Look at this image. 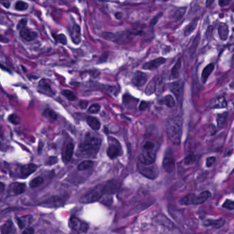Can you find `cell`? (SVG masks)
Segmentation results:
<instances>
[{"label":"cell","mask_w":234,"mask_h":234,"mask_svg":"<svg viewBox=\"0 0 234 234\" xmlns=\"http://www.w3.org/2000/svg\"><path fill=\"white\" fill-rule=\"evenodd\" d=\"M37 166L34 163H29L23 166L21 168V173L23 177H27L30 175L37 170Z\"/></svg>","instance_id":"obj_18"},{"label":"cell","mask_w":234,"mask_h":234,"mask_svg":"<svg viewBox=\"0 0 234 234\" xmlns=\"http://www.w3.org/2000/svg\"><path fill=\"white\" fill-rule=\"evenodd\" d=\"M196 161V156L195 155L191 154L187 155L184 159V163L185 165H192V164L194 163L195 161Z\"/></svg>","instance_id":"obj_39"},{"label":"cell","mask_w":234,"mask_h":234,"mask_svg":"<svg viewBox=\"0 0 234 234\" xmlns=\"http://www.w3.org/2000/svg\"><path fill=\"white\" fill-rule=\"evenodd\" d=\"M15 9L19 11H23L28 9V4L22 1H19L15 4Z\"/></svg>","instance_id":"obj_37"},{"label":"cell","mask_w":234,"mask_h":234,"mask_svg":"<svg viewBox=\"0 0 234 234\" xmlns=\"http://www.w3.org/2000/svg\"><path fill=\"white\" fill-rule=\"evenodd\" d=\"M2 4L4 7L6 8H9L10 6V2L8 1V0H2Z\"/></svg>","instance_id":"obj_52"},{"label":"cell","mask_w":234,"mask_h":234,"mask_svg":"<svg viewBox=\"0 0 234 234\" xmlns=\"http://www.w3.org/2000/svg\"><path fill=\"white\" fill-rule=\"evenodd\" d=\"M44 116L50 120H56L57 119V115L52 109H47L44 112Z\"/></svg>","instance_id":"obj_31"},{"label":"cell","mask_w":234,"mask_h":234,"mask_svg":"<svg viewBox=\"0 0 234 234\" xmlns=\"http://www.w3.org/2000/svg\"><path fill=\"white\" fill-rule=\"evenodd\" d=\"M164 89V83L161 79H158L156 81V87L155 91L157 95H160L161 93L163 92Z\"/></svg>","instance_id":"obj_34"},{"label":"cell","mask_w":234,"mask_h":234,"mask_svg":"<svg viewBox=\"0 0 234 234\" xmlns=\"http://www.w3.org/2000/svg\"><path fill=\"white\" fill-rule=\"evenodd\" d=\"M69 226L72 231L77 233H85L89 229V225L87 222L82 221L76 217H72L69 219Z\"/></svg>","instance_id":"obj_7"},{"label":"cell","mask_w":234,"mask_h":234,"mask_svg":"<svg viewBox=\"0 0 234 234\" xmlns=\"http://www.w3.org/2000/svg\"><path fill=\"white\" fill-rule=\"evenodd\" d=\"M158 146L152 141H145L142 145L140 154L139 155V161L144 164L154 163L156 159Z\"/></svg>","instance_id":"obj_4"},{"label":"cell","mask_w":234,"mask_h":234,"mask_svg":"<svg viewBox=\"0 0 234 234\" xmlns=\"http://www.w3.org/2000/svg\"><path fill=\"white\" fill-rule=\"evenodd\" d=\"M118 187L116 182H109L107 183L97 185L90 191L85 194L80 198V203H91L99 201L104 194H111L115 192Z\"/></svg>","instance_id":"obj_1"},{"label":"cell","mask_w":234,"mask_h":234,"mask_svg":"<svg viewBox=\"0 0 234 234\" xmlns=\"http://www.w3.org/2000/svg\"><path fill=\"white\" fill-rule=\"evenodd\" d=\"M101 146V140L98 137L87 135L86 138L80 144V152L85 157H96Z\"/></svg>","instance_id":"obj_3"},{"label":"cell","mask_w":234,"mask_h":234,"mask_svg":"<svg viewBox=\"0 0 234 234\" xmlns=\"http://www.w3.org/2000/svg\"><path fill=\"white\" fill-rule=\"evenodd\" d=\"M156 79H153L151 81L149 82V84L148 85L146 89V93L147 95H150L154 93L155 91V87H156Z\"/></svg>","instance_id":"obj_33"},{"label":"cell","mask_w":234,"mask_h":234,"mask_svg":"<svg viewBox=\"0 0 234 234\" xmlns=\"http://www.w3.org/2000/svg\"><path fill=\"white\" fill-rule=\"evenodd\" d=\"M65 201V200L63 198L56 196V197H52L45 201L44 203V205L49 207V208H57V207L63 205Z\"/></svg>","instance_id":"obj_17"},{"label":"cell","mask_w":234,"mask_h":234,"mask_svg":"<svg viewBox=\"0 0 234 234\" xmlns=\"http://www.w3.org/2000/svg\"><path fill=\"white\" fill-rule=\"evenodd\" d=\"M216 159L215 157H209L206 160V166L208 168H210L211 166L214 165V163L216 161Z\"/></svg>","instance_id":"obj_44"},{"label":"cell","mask_w":234,"mask_h":234,"mask_svg":"<svg viewBox=\"0 0 234 234\" xmlns=\"http://www.w3.org/2000/svg\"><path fill=\"white\" fill-rule=\"evenodd\" d=\"M17 222V225L21 229L28 227L32 222V216H24L20 218H16Z\"/></svg>","instance_id":"obj_19"},{"label":"cell","mask_w":234,"mask_h":234,"mask_svg":"<svg viewBox=\"0 0 234 234\" xmlns=\"http://www.w3.org/2000/svg\"><path fill=\"white\" fill-rule=\"evenodd\" d=\"M87 123L90 127L94 131H98L100 128V121L97 119L96 117H94L93 116H88L86 119Z\"/></svg>","instance_id":"obj_23"},{"label":"cell","mask_w":234,"mask_h":234,"mask_svg":"<svg viewBox=\"0 0 234 234\" xmlns=\"http://www.w3.org/2000/svg\"><path fill=\"white\" fill-rule=\"evenodd\" d=\"M39 87L41 90L44 91L45 93L48 94V95H53L54 92L51 88L49 82L47 80L43 79L39 82Z\"/></svg>","instance_id":"obj_25"},{"label":"cell","mask_w":234,"mask_h":234,"mask_svg":"<svg viewBox=\"0 0 234 234\" xmlns=\"http://www.w3.org/2000/svg\"><path fill=\"white\" fill-rule=\"evenodd\" d=\"M213 30H214V28L212 26H209L208 28V30H207V37H208V39H210L211 36L212 35V32H213Z\"/></svg>","instance_id":"obj_50"},{"label":"cell","mask_w":234,"mask_h":234,"mask_svg":"<svg viewBox=\"0 0 234 234\" xmlns=\"http://www.w3.org/2000/svg\"><path fill=\"white\" fill-rule=\"evenodd\" d=\"M198 21V18H196L195 19H194L192 22H191L189 25L186 27V28H185L184 31L185 36L190 35L192 32H193V31L195 30L196 26H197Z\"/></svg>","instance_id":"obj_28"},{"label":"cell","mask_w":234,"mask_h":234,"mask_svg":"<svg viewBox=\"0 0 234 234\" xmlns=\"http://www.w3.org/2000/svg\"><path fill=\"white\" fill-rule=\"evenodd\" d=\"M63 94L69 100H70V101H74L76 99V94H75L73 91H72L63 90Z\"/></svg>","instance_id":"obj_38"},{"label":"cell","mask_w":234,"mask_h":234,"mask_svg":"<svg viewBox=\"0 0 234 234\" xmlns=\"http://www.w3.org/2000/svg\"><path fill=\"white\" fill-rule=\"evenodd\" d=\"M122 14L120 12H117L116 14H115V17H116L117 19H121L122 17Z\"/></svg>","instance_id":"obj_55"},{"label":"cell","mask_w":234,"mask_h":234,"mask_svg":"<svg viewBox=\"0 0 234 234\" xmlns=\"http://www.w3.org/2000/svg\"><path fill=\"white\" fill-rule=\"evenodd\" d=\"M211 195V193L209 191L203 192L199 195H196L194 194H189L185 197L180 199L179 203L182 205H200L208 200L210 198Z\"/></svg>","instance_id":"obj_5"},{"label":"cell","mask_w":234,"mask_h":234,"mask_svg":"<svg viewBox=\"0 0 234 234\" xmlns=\"http://www.w3.org/2000/svg\"><path fill=\"white\" fill-rule=\"evenodd\" d=\"M121 152H122V150H121L120 144L118 143L116 139H114V141H111V144L109 143V146L107 151V155L110 159H114L117 158L118 156L121 155V153H122Z\"/></svg>","instance_id":"obj_9"},{"label":"cell","mask_w":234,"mask_h":234,"mask_svg":"<svg viewBox=\"0 0 234 234\" xmlns=\"http://www.w3.org/2000/svg\"><path fill=\"white\" fill-rule=\"evenodd\" d=\"M71 37L72 41L75 44H79L81 42V31H80V28L79 25L75 24L73 26L71 32Z\"/></svg>","instance_id":"obj_16"},{"label":"cell","mask_w":234,"mask_h":234,"mask_svg":"<svg viewBox=\"0 0 234 234\" xmlns=\"http://www.w3.org/2000/svg\"><path fill=\"white\" fill-rule=\"evenodd\" d=\"M227 116H228V113L227 112L217 115L216 121H217L218 126V127H221V126L224 124L225 122H226V120H227Z\"/></svg>","instance_id":"obj_32"},{"label":"cell","mask_w":234,"mask_h":234,"mask_svg":"<svg viewBox=\"0 0 234 234\" xmlns=\"http://www.w3.org/2000/svg\"><path fill=\"white\" fill-rule=\"evenodd\" d=\"M218 34L220 39L223 41H225L228 38L229 35V28L227 24L220 23L218 26Z\"/></svg>","instance_id":"obj_24"},{"label":"cell","mask_w":234,"mask_h":234,"mask_svg":"<svg viewBox=\"0 0 234 234\" xmlns=\"http://www.w3.org/2000/svg\"><path fill=\"white\" fill-rule=\"evenodd\" d=\"M54 39L57 42L61 43V44H63V45H66L67 44V39L65 36L63 34H58V35H55L54 36Z\"/></svg>","instance_id":"obj_42"},{"label":"cell","mask_w":234,"mask_h":234,"mask_svg":"<svg viewBox=\"0 0 234 234\" xmlns=\"http://www.w3.org/2000/svg\"><path fill=\"white\" fill-rule=\"evenodd\" d=\"M163 166L165 170L168 173H173L175 168V161L173 152L171 149H168L164 155L163 160Z\"/></svg>","instance_id":"obj_8"},{"label":"cell","mask_w":234,"mask_h":234,"mask_svg":"<svg viewBox=\"0 0 234 234\" xmlns=\"http://www.w3.org/2000/svg\"><path fill=\"white\" fill-rule=\"evenodd\" d=\"M159 103L167 107H170V108H173V107L175 106V101H174V99L173 97L170 95L164 97L163 99H161V100H159Z\"/></svg>","instance_id":"obj_27"},{"label":"cell","mask_w":234,"mask_h":234,"mask_svg":"<svg viewBox=\"0 0 234 234\" xmlns=\"http://www.w3.org/2000/svg\"><path fill=\"white\" fill-rule=\"evenodd\" d=\"M233 105H234V103H233Z\"/></svg>","instance_id":"obj_56"},{"label":"cell","mask_w":234,"mask_h":234,"mask_svg":"<svg viewBox=\"0 0 234 234\" xmlns=\"http://www.w3.org/2000/svg\"><path fill=\"white\" fill-rule=\"evenodd\" d=\"M74 150V145L72 142L67 144L65 146L63 153H62V157L65 163H68L73 156Z\"/></svg>","instance_id":"obj_12"},{"label":"cell","mask_w":234,"mask_h":234,"mask_svg":"<svg viewBox=\"0 0 234 234\" xmlns=\"http://www.w3.org/2000/svg\"><path fill=\"white\" fill-rule=\"evenodd\" d=\"M138 168L139 173L146 178L154 180L157 178L159 174L157 166L154 163L144 164L141 162H138Z\"/></svg>","instance_id":"obj_6"},{"label":"cell","mask_w":234,"mask_h":234,"mask_svg":"<svg viewBox=\"0 0 234 234\" xmlns=\"http://www.w3.org/2000/svg\"><path fill=\"white\" fill-rule=\"evenodd\" d=\"M225 221L224 219L219 218L218 220H207L204 225L207 227H211L212 228H220L225 225Z\"/></svg>","instance_id":"obj_21"},{"label":"cell","mask_w":234,"mask_h":234,"mask_svg":"<svg viewBox=\"0 0 234 234\" xmlns=\"http://www.w3.org/2000/svg\"><path fill=\"white\" fill-rule=\"evenodd\" d=\"M166 61V58L162 57L156 58L155 60H152L145 63L143 67H142V68L144 69H146V70H154V69H157L159 67H160L161 65L165 63Z\"/></svg>","instance_id":"obj_11"},{"label":"cell","mask_w":234,"mask_h":234,"mask_svg":"<svg viewBox=\"0 0 234 234\" xmlns=\"http://www.w3.org/2000/svg\"><path fill=\"white\" fill-rule=\"evenodd\" d=\"M44 181V179L42 176H37L30 181V186L31 187H37L41 185Z\"/></svg>","instance_id":"obj_30"},{"label":"cell","mask_w":234,"mask_h":234,"mask_svg":"<svg viewBox=\"0 0 234 234\" xmlns=\"http://www.w3.org/2000/svg\"><path fill=\"white\" fill-rule=\"evenodd\" d=\"M186 9H187L186 7L179 8V9L175 12V13H174V17L175 18V19L176 20L181 19L183 17V15H185V11H186Z\"/></svg>","instance_id":"obj_36"},{"label":"cell","mask_w":234,"mask_h":234,"mask_svg":"<svg viewBox=\"0 0 234 234\" xmlns=\"http://www.w3.org/2000/svg\"><path fill=\"white\" fill-rule=\"evenodd\" d=\"M26 185L23 183H13L10 184L9 189V192L12 195H19L25 192Z\"/></svg>","instance_id":"obj_10"},{"label":"cell","mask_w":234,"mask_h":234,"mask_svg":"<svg viewBox=\"0 0 234 234\" xmlns=\"http://www.w3.org/2000/svg\"><path fill=\"white\" fill-rule=\"evenodd\" d=\"M1 233L2 234L7 233H15L16 229L15 227L12 220H8L2 226Z\"/></svg>","instance_id":"obj_20"},{"label":"cell","mask_w":234,"mask_h":234,"mask_svg":"<svg viewBox=\"0 0 234 234\" xmlns=\"http://www.w3.org/2000/svg\"><path fill=\"white\" fill-rule=\"evenodd\" d=\"M222 208L229 210H233L234 209V201L232 200H226L225 202L223 203Z\"/></svg>","instance_id":"obj_40"},{"label":"cell","mask_w":234,"mask_h":234,"mask_svg":"<svg viewBox=\"0 0 234 234\" xmlns=\"http://www.w3.org/2000/svg\"><path fill=\"white\" fill-rule=\"evenodd\" d=\"M169 87H170V89L172 92L174 94V96H176V98L179 100L182 93L181 85L179 82H173L170 85Z\"/></svg>","instance_id":"obj_22"},{"label":"cell","mask_w":234,"mask_h":234,"mask_svg":"<svg viewBox=\"0 0 234 234\" xmlns=\"http://www.w3.org/2000/svg\"><path fill=\"white\" fill-rule=\"evenodd\" d=\"M147 81V76L146 74L141 72H137L134 74L133 79H132V82L133 85H135L136 87H142L145 85V83Z\"/></svg>","instance_id":"obj_13"},{"label":"cell","mask_w":234,"mask_h":234,"mask_svg":"<svg viewBox=\"0 0 234 234\" xmlns=\"http://www.w3.org/2000/svg\"><path fill=\"white\" fill-rule=\"evenodd\" d=\"M181 60H178V61L176 62V63L174 65V66L173 67V70H172V75L174 78H177L179 74V71L180 69H181Z\"/></svg>","instance_id":"obj_35"},{"label":"cell","mask_w":234,"mask_h":234,"mask_svg":"<svg viewBox=\"0 0 234 234\" xmlns=\"http://www.w3.org/2000/svg\"><path fill=\"white\" fill-rule=\"evenodd\" d=\"M20 36L27 41H32L37 37V32L31 30L26 27L20 30Z\"/></svg>","instance_id":"obj_14"},{"label":"cell","mask_w":234,"mask_h":234,"mask_svg":"<svg viewBox=\"0 0 234 234\" xmlns=\"http://www.w3.org/2000/svg\"><path fill=\"white\" fill-rule=\"evenodd\" d=\"M148 107V104L146 103H145V102H141V103L140 104V105H139V109L141 110V111H143V110H145Z\"/></svg>","instance_id":"obj_51"},{"label":"cell","mask_w":234,"mask_h":234,"mask_svg":"<svg viewBox=\"0 0 234 234\" xmlns=\"http://www.w3.org/2000/svg\"><path fill=\"white\" fill-rule=\"evenodd\" d=\"M89 104V102L87 100H80L79 103V105L80 107V108L85 109L87 107Z\"/></svg>","instance_id":"obj_49"},{"label":"cell","mask_w":234,"mask_h":234,"mask_svg":"<svg viewBox=\"0 0 234 234\" xmlns=\"http://www.w3.org/2000/svg\"><path fill=\"white\" fill-rule=\"evenodd\" d=\"M26 23H27V19H26V18L22 19H21L19 21V22L18 23L17 28L18 29H19V30L22 29L23 28H24V27H26Z\"/></svg>","instance_id":"obj_46"},{"label":"cell","mask_w":234,"mask_h":234,"mask_svg":"<svg viewBox=\"0 0 234 234\" xmlns=\"http://www.w3.org/2000/svg\"><path fill=\"white\" fill-rule=\"evenodd\" d=\"M183 121L179 116L171 117L167 121L166 133L169 139L174 145L181 144Z\"/></svg>","instance_id":"obj_2"},{"label":"cell","mask_w":234,"mask_h":234,"mask_svg":"<svg viewBox=\"0 0 234 234\" xmlns=\"http://www.w3.org/2000/svg\"><path fill=\"white\" fill-rule=\"evenodd\" d=\"M23 233H34V229L32 228H27L26 229L25 231H23Z\"/></svg>","instance_id":"obj_53"},{"label":"cell","mask_w":234,"mask_h":234,"mask_svg":"<svg viewBox=\"0 0 234 234\" xmlns=\"http://www.w3.org/2000/svg\"><path fill=\"white\" fill-rule=\"evenodd\" d=\"M58 162V158L56 157H50L45 163L46 166H51Z\"/></svg>","instance_id":"obj_45"},{"label":"cell","mask_w":234,"mask_h":234,"mask_svg":"<svg viewBox=\"0 0 234 234\" xmlns=\"http://www.w3.org/2000/svg\"><path fill=\"white\" fill-rule=\"evenodd\" d=\"M163 14H162V13H161V12H160V13H159V14L157 15H156L155 16V17H154V18H153L151 20V21H150V26H155V24L156 23H157V21H158V20L159 19V18L161 17V15H162Z\"/></svg>","instance_id":"obj_47"},{"label":"cell","mask_w":234,"mask_h":234,"mask_svg":"<svg viewBox=\"0 0 234 234\" xmlns=\"http://www.w3.org/2000/svg\"><path fill=\"white\" fill-rule=\"evenodd\" d=\"M227 105V101L224 96H218L211 101L210 107L211 109H223Z\"/></svg>","instance_id":"obj_15"},{"label":"cell","mask_w":234,"mask_h":234,"mask_svg":"<svg viewBox=\"0 0 234 234\" xmlns=\"http://www.w3.org/2000/svg\"><path fill=\"white\" fill-rule=\"evenodd\" d=\"M214 65L213 63L209 64L208 65H207L205 68V69H203L201 77H202V79L204 82L207 81V80H208V79L209 78V75L211 74V72L214 71Z\"/></svg>","instance_id":"obj_26"},{"label":"cell","mask_w":234,"mask_h":234,"mask_svg":"<svg viewBox=\"0 0 234 234\" xmlns=\"http://www.w3.org/2000/svg\"><path fill=\"white\" fill-rule=\"evenodd\" d=\"M231 0H219V5L220 6L224 7L227 6L228 4L231 3Z\"/></svg>","instance_id":"obj_48"},{"label":"cell","mask_w":234,"mask_h":234,"mask_svg":"<svg viewBox=\"0 0 234 234\" xmlns=\"http://www.w3.org/2000/svg\"><path fill=\"white\" fill-rule=\"evenodd\" d=\"M100 110V106L98 104H92L88 109V112L90 114H97Z\"/></svg>","instance_id":"obj_43"},{"label":"cell","mask_w":234,"mask_h":234,"mask_svg":"<svg viewBox=\"0 0 234 234\" xmlns=\"http://www.w3.org/2000/svg\"><path fill=\"white\" fill-rule=\"evenodd\" d=\"M215 0H207L206 1V6L207 7H209L211 5L214 3V2Z\"/></svg>","instance_id":"obj_54"},{"label":"cell","mask_w":234,"mask_h":234,"mask_svg":"<svg viewBox=\"0 0 234 234\" xmlns=\"http://www.w3.org/2000/svg\"><path fill=\"white\" fill-rule=\"evenodd\" d=\"M9 120L10 122L12 123L13 124L15 125H17L20 123V117L18 116V115H15V114H12L11 115H10L9 117Z\"/></svg>","instance_id":"obj_41"},{"label":"cell","mask_w":234,"mask_h":234,"mask_svg":"<svg viewBox=\"0 0 234 234\" xmlns=\"http://www.w3.org/2000/svg\"><path fill=\"white\" fill-rule=\"evenodd\" d=\"M93 164H94L93 161L91 160L83 161L79 164V166H78V170L80 171L87 170V169L91 168V167L93 166Z\"/></svg>","instance_id":"obj_29"}]
</instances>
